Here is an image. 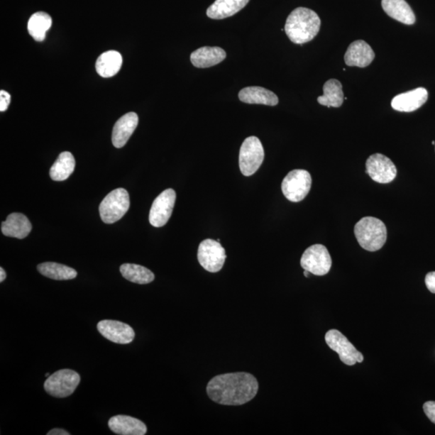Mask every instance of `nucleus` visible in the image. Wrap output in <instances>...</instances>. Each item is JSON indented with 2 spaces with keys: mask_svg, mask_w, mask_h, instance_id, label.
I'll return each instance as SVG.
<instances>
[{
  "mask_svg": "<svg viewBox=\"0 0 435 435\" xmlns=\"http://www.w3.org/2000/svg\"><path fill=\"white\" fill-rule=\"evenodd\" d=\"M258 390V380L248 373L219 375L213 378L207 386V395L211 401L234 407L252 401Z\"/></svg>",
  "mask_w": 435,
  "mask_h": 435,
  "instance_id": "f257e3e1",
  "label": "nucleus"
},
{
  "mask_svg": "<svg viewBox=\"0 0 435 435\" xmlns=\"http://www.w3.org/2000/svg\"><path fill=\"white\" fill-rule=\"evenodd\" d=\"M320 27L321 20L315 11L297 8L286 20L285 31L292 43L302 45L312 41L318 35Z\"/></svg>",
  "mask_w": 435,
  "mask_h": 435,
  "instance_id": "f03ea898",
  "label": "nucleus"
},
{
  "mask_svg": "<svg viewBox=\"0 0 435 435\" xmlns=\"http://www.w3.org/2000/svg\"><path fill=\"white\" fill-rule=\"evenodd\" d=\"M355 236L360 246L368 252H377L387 241L385 224L380 219L365 217L355 226Z\"/></svg>",
  "mask_w": 435,
  "mask_h": 435,
  "instance_id": "7ed1b4c3",
  "label": "nucleus"
},
{
  "mask_svg": "<svg viewBox=\"0 0 435 435\" xmlns=\"http://www.w3.org/2000/svg\"><path fill=\"white\" fill-rule=\"evenodd\" d=\"M129 207L130 198L126 189L112 190L99 205L100 217L105 224H114L123 217Z\"/></svg>",
  "mask_w": 435,
  "mask_h": 435,
  "instance_id": "20e7f679",
  "label": "nucleus"
},
{
  "mask_svg": "<svg viewBox=\"0 0 435 435\" xmlns=\"http://www.w3.org/2000/svg\"><path fill=\"white\" fill-rule=\"evenodd\" d=\"M79 373L71 369H62L47 378L44 384L45 391L50 395L65 398L73 395L80 383Z\"/></svg>",
  "mask_w": 435,
  "mask_h": 435,
  "instance_id": "39448f33",
  "label": "nucleus"
},
{
  "mask_svg": "<svg viewBox=\"0 0 435 435\" xmlns=\"http://www.w3.org/2000/svg\"><path fill=\"white\" fill-rule=\"evenodd\" d=\"M264 158L265 151L260 141L256 136L248 137L240 150L239 163L243 175H253L263 163Z\"/></svg>",
  "mask_w": 435,
  "mask_h": 435,
  "instance_id": "423d86ee",
  "label": "nucleus"
},
{
  "mask_svg": "<svg viewBox=\"0 0 435 435\" xmlns=\"http://www.w3.org/2000/svg\"><path fill=\"white\" fill-rule=\"evenodd\" d=\"M312 185V178L308 171L294 170L284 178L282 189L286 199L290 202H299L306 198Z\"/></svg>",
  "mask_w": 435,
  "mask_h": 435,
  "instance_id": "0eeeda50",
  "label": "nucleus"
},
{
  "mask_svg": "<svg viewBox=\"0 0 435 435\" xmlns=\"http://www.w3.org/2000/svg\"><path fill=\"white\" fill-rule=\"evenodd\" d=\"M332 260L329 250L321 244H314L308 248L301 258L304 270L315 276H324L329 273Z\"/></svg>",
  "mask_w": 435,
  "mask_h": 435,
  "instance_id": "6e6552de",
  "label": "nucleus"
},
{
  "mask_svg": "<svg viewBox=\"0 0 435 435\" xmlns=\"http://www.w3.org/2000/svg\"><path fill=\"white\" fill-rule=\"evenodd\" d=\"M226 258L225 249L220 242L207 239L200 243L198 260L204 269L210 272H218L223 269Z\"/></svg>",
  "mask_w": 435,
  "mask_h": 435,
  "instance_id": "1a4fd4ad",
  "label": "nucleus"
},
{
  "mask_svg": "<svg viewBox=\"0 0 435 435\" xmlns=\"http://www.w3.org/2000/svg\"><path fill=\"white\" fill-rule=\"evenodd\" d=\"M325 341L330 348L338 354L339 359L345 365L353 366L356 363L363 362V355L341 331L335 329L329 331L326 334Z\"/></svg>",
  "mask_w": 435,
  "mask_h": 435,
  "instance_id": "9d476101",
  "label": "nucleus"
},
{
  "mask_svg": "<svg viewBox=\"0 0 435 435\" xmlns=\"http://www.w3.org/2000/svg\"><path fill=\"white\" fill-rule=\"evenodd\" d=\"M367 172L375 182L387 184L397 177V170L392 160L381 153L371 155L366 162Z\"/></svg>",
  "mask_w": 435,
  "mask_h": 435,
  "instance_id": "9b49d317",
  "label": "nucleus"
},
{
  "mask_svg": "<svg viewBox=\"0 0 435 435\" xmlns=\"http://www.w3.org/2000/svg\"><path fill=\"white\" fill-rule=\"evenodd\" d=\"M176 202L175 189L164 190L154 200L150 213V222L155 228H162L168 223Z\"/></svg>",
  "mask_w": 435,
  "mask_h": 435,
  "instance_id": "f8f14e48",
  "label": "nucleus"
},
{
  "mask_svg": "<svg viewBox=\"0 0 435 435\" xmlns=\"http://www.w3.org/2000/svg\"><path fill=\"white\" fill-rule=\"evenodd\" d=\"M97 329L101 335L113 343L128 344L135 338L133 327L122 321L103 320L99 321Z\"/></svg>",
  "mask_w": 435,
  "mask_h": 435,
  "instance_id": "ddd939ff",
  "label": "nucleus"
},
{
  "mask_svg": "<svg viewBox=\"0 0 435 435\" xmlns=\"http://www.w3.org/2000/svg\"><path fill=\"white\" fill-rule=\"evenodd\" d=\"M375 58L372 47L365 40H356L351 43L345 53V64L348 67L365 68L370 65Z\"/></svg>",
  "mask_w": 435,
  "mask_h": 435,
  "instance_id": "4468645a",
  "label": "nucleus"
},
{
  "mask_svg": "<svg viewBox=\"0 0 435 435\" xmlns=\"http://www.w3.org/2000/svg\"><path fill=\"white\" fill-rule=\"evenodd\" d=\"M428 92L425 88L419 87L413 91L397 95L392 99L393 109L401 112H412L420 109L426 103Z\"/></svg>",
  "mask_w": 435,
  "mask_h": 435,
  "instance_id": "2eb2a0df",
  "label": "nucleus"
},
{
  "mask_svg": "<svg viewBox=\"0 0 435 435\" xmlns=\"http://www.w3.org/2000/svg\"><path fill=\"white\" fill-rule=\"evenodd\" d=\"M139 123L138 116L135 112L127 113L116 123L112 131V144L117 148L127 144Z\"/></svg>",
  "mask_w": 435,
  "mask_h": 435,
  "instance_id": "dca6fc26",
  "label": "nucleus"
},
{
  "mask_svg": "<svg viewBox=\"0 0 435 435\" xmlns=\"http://www.w3.org/2000/svg\"><path fill=\"white\" fill-rule=\"evenodd\" d=\"M109 426L112 432L120 435H145L147 433L144 422L127 415L112 417Z\"/></svg>",
  "mask_w": 435,
  "mask_h": 435,
  "instance_id": "f3484780",
  "label": "nucleus"
},
{
  "mask_svg": "<svg viewBox=\"0 0 435 435\" xmlns=\"http://www.w3.org/2000/svg\"><path fill=\"white\" fill-rule=\"evenodd\" d=\"M1 231L6 236L25 239L32 231V224L25 214L13 213L2 223Z\"/></svg>",
  "mask_w": 435,
  "mask_h": 435,
  "instance_id": "a211bd4d",
  "label": "nucleus"
},
{
  "mask_svg": "<svg viewBox=\"0 0 435 435\" xmlns=\"http://www.w3.org/2000/svg\"><path fill=\"white\" fill-rule=\"evenodd\" d=\"M226 57V53L221 48L205 46L194 51L190 61L197 68H209L222 62Z\"/></svg>",
  "mask_w": 435,
  "mask_h": 435,
  "instance_id": "6ab92c4d",
  "label": "nucleus"
},
{
  "mask_svg": "<svg viewBox=\"0 0 435 435\" xmlns=\"http://www.w3.org/2000/svg\"><path fill=\"white\" fill-rule=\"evenodd\" d=\"M381 6L385 13L407 26H412L416 17L412 9L405 0H382Z\"/></svg>",
  "mask_w": 435,
  "mask_h": 435,
  "instance_id": "aec40b11",
  "label": "nucleus"
},
{
  "mask_svg": "<svg viewBox=\"0 0 435 435\" xmlns=\"http://www.w3.org/2000/svg\"><path fill=\"white\" fill-rule=\"evenodd\" d=\"M239 99L243 103L248 104H263L276 106L279 99L276 94L260 87H248L242 89Z\"/></svg>",
  "mask_w": 435,
  "mask_h": 435,
  "instance_id": "412c9836",
  "label": "nucleus"
},
{
  "mask_svg": "<svg viewBox=\"0 0 435 435\" xmlns=\"http://www.w3.org/2000/svg\"><path fill=\"white\" fill-rule=\"evenodd\" d=\"M248 2L249 0H216L207 9V15L213 20H223L239 13Z\"/></svg>",
  "mask_w": 435,
  "mask_h": 435,
  "instance_id": "4be33fe9",
  "label": "nucleus"
},
{
  "mask_svg": "<svg viewBox=\"0 0 435 435\" xmlns=\"http://www.w3.org/2000/svg\"><path fill=\"white\" fill-rule=\"evenodd\" d=\"M122 62L121 53L115 50H110L102 53L99 57L95 68L101 77H111L120 71Z\"/></svg>",
  "mask_w": 435,
  "mask_h": 435,
  "instance_id": "5701e85b",
  "label": "nucleus"
},
{
  "mask_svg": "<svg viewBox=\"0 0 435 435\" xmlns=\"http://www.w3.org/2000/svg\"><path fill=\"white\" fill-rule=\"evenodd\" d=\"M75 159L72 153L63 152L59 155L55 164L50 171V177L53 181L62 182L68 180L75 169Z\"/></svg>",
  "mask_w": 435,
  "mask_h": 435,
  "instance_id": "b1692460",
  "label": "nucleus"
},
{
  "mask_svg": "<svg viewBox=\"0 0 435 435\" xmlns=\"http://www.w3.org/2000/svg\"><path fill=\"white\" fill-rule=\"evenodd\" d=\"M344 94L341 82L330 79L324 86V95L318 98L319 104L329 107H339L343 104Z\"/></svg>",
  "mask_w": 435,
  "mask_h": 435,
  "instance_id": "393cba45",
  "label": "nucleus"
},
{
  "mask_svg": "<svg viewBox=\"0 0 435 435\" xmlns=\"http://www.w3.org/2000/svg\"><path fill=\"white\" fill-rule=\"evenodd\" d=\"M38 270L43 276L57 281H65V280L75 279L77 272L72 268L67 265L55 263V262H45L40 264Z\"/></svg>",
  "mask_w": 435,
  "mask_h": 435,
  "instance_id": "a878e982",
  "label": "nucleus"
},
{
  "mask_svg": "<svg viewBox=\"0 0 435 435\" xmlns=\"http://www.w3.org/2000/svg\"><path fill=\"white\" fill-rule=\"evenodd\" d=\"M122 276L128 281L139 285L150 284L154 281V273L144 266L123 264L121 266Z\"/></svg>",
  "mask_w": 435,
  "mask_h": 435,
  "instance_id": "bb28decb",
  "label": "nucleus"
},
{
  "mask_svg": "<svg viewBox=\"0 0 435 435\" xmlns=\"http://www.w3.org/2000/svg\"><path fill=\"white\" fill-rule=\"evenodd\" d=\"M52 26V18L49 14L39 11L33 14L28 23V31L33 38L37 41H43L46 33Z\"/></svg>",
  "mask_w": 435,
  "mask_h": 435,
  "instance_id": "cd10ccee",
  "label": "nucleus"
},
{
  "mask_svg": "<svg viewBox=\"0 0 435 435\" xmlns=\"http://www.w3.org/2000/svg\"><path fill=\"white\" fill-rule=\"evenodd\" d=\"M423 409L428 419L435 424V402H427L423 405Z\"/></svg>",
  "mask_w": 435,
  "mask_h": 435,
  "instance_id": "c85d7f7f",
  "label": "nucleus"
},
{
  "mask_svg": "<svg viewBox=\"0 0 435 435\" xmlns=\"http://www.w3.org/2000/svg\"><path fill=\"white\" fill-rule=\"evenodd\" d=\"M11 103V95L7 92H0V111H5L9 109Z\"/></svg>",
  "mask_w": 435,
  "mask_h": 435,
  "instance_id": "c756f323",
  "label": "nucleus"
},
{
  "mask_svg": "<svg viewBox=\"0 0 435 435\" xmlns=\"http://www.w3.org/2000/svg\"><path fill=\"white\" fill-rule=\"evenodd\" d=\"M426 287L431 293L435 294V272L427 274L425 279Z\"/></svg>",
  "mask_w": 435,
  "mask_h": 435,
  "instance_id": "7c9ffc66",
  "label": "nucleus"
},
{
  "mask_svg": "<svg viewBox=\"0 0 435 435\" xmlns=\"http://www.w3.org/2000/svg\"><path fill=\"white\" fill-rule=\"evenodd\" d=\"M48 435H70L67 431L62 430V429H53V430L47 433Z\"/></svg>",
  "mask_w": 435,
  "mask_h": 435,
  "instance_id": "2f4dec72",
  "label": "nucleus"
},
{
  "mask_svg": "<svg viewBox=\"0 0 435 435\" xmlns=\"http://www.w3.org/2000/svg\"><path fill=\"white\" fill-rule=\"evenodd\" d=\"M6 277H7V274H6L3 268H0V282H3Z\"/></svg>",
  "mask_w": 435,
  "mask_h": 435,
  "instance_id": "473e14b6",
  "label": "nucleus"
},
{
  "mask_svg": "<svg viewBox=\"0 0 435 435\" xmlns=\"http://www.w3.org/2000/svg\"><path fill=\"white\" fill-rule=\"evenodd\" d=\"M309 272L305 270L304 271V276H305L306 277H309Z\"/></svg>",
  "mask_w": 435,
  "mask_h": 435,
  "instance_id": "72a5a7b5",
  "label": "nucleus"
},
{
  "mask_svg": "<svg viewBox=\"0 0 435 435\" xmlns=\"http://www.w3.org/2000/svg\"><path fill=\"white\" fill-rule=\"evenodd\" d=\"M50 374L49 373H47L45 374V377H46V378H49V377H50Z\"/></svg>",
  "mask_w": 435,
  "mask_h": 435,
  "instance_id": "f704fd0d",
  "label": "nucleus"
},
{
  "mask_svg": "<svg viewBox=\"0 0 435 435\" xmlns=\"http://www.w3.org/2000/svg\"><path fill=\"white\" fill-rule=\"evenodd\" d=\"M432 145H435V141L432 142Z\"/></svg>",
  "mask_w": 435,
  "mask_h": 435,
  "instance_id": "c9c22d12",
  "label": "nucleus"
}]
</instances>
